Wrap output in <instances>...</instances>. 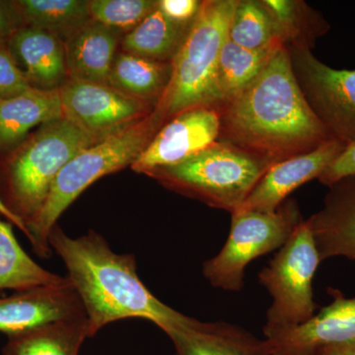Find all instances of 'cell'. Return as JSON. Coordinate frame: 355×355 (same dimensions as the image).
I'll return each mask as SVG.
<instances>
[{
  "instance_id": "obj_32",
  "label": "cell",
  "mask_w": 355,
  "mask_h": 355,
  "mask_svg": "<svg viewBox=\"0 0 355 355\" xmlns=\"http://www.w3.org/2000/svg\"><path fill=\"white\" fill-rule=\"evenodd\" d=\"M25 26L15 1L0 0V44H7L14 33Z\"/></svg>"
},
{
  "instance_id": "obj_22",
  "label": "cell",
  "mask_w": 355,
  "mask_h": 355,
  "mask_svg": "<svg viewBox=\"0 0 355 355\" xmlns=\"http://www.w3.org/2000/svg\"><path fill=\"white\" fill-rule=\"evenodd\" d=\"M282 46L284 44L279 40L265 48L249 50L227 40L222 48L217 69V104L228 101L244 90Z\"/></svg>"
},
{
  "instance_id": "obj_34",
  "label": "cell",
  "mask_w": 355,
  "mask_h": 355,
  "mask_svg": "<svg viewBox=\"0 0 355 355\" xmlns=\"http://www.w3.org/2000/svg\"><path fill=\"white\" fill-rule=\"evenodd\" d=\"M0 214L6 217V219L10 222L12 225L16 226V227L19 229V230L22 231V232L26 235V237H27V229H26L24 223H23L22 221H20L17 217L14 216L13 214L6 209V205H3L1 200H0Z\"/></svg>"
},
{
  "instance_id": "obj_8",
  "label": "cell",
  "mask_w": 355,
  "mask_h": 355,
  "mask_svg": "<svg viewBox=\"0 0 355 355\" xmlns=\"http://www.w3.org/2000/svg\"><path fill=\"white\" fill-rule=\"evenodd\" d=\"M231 217L225 244L203 263L202 273L212 286L237 292L244 287L249 263L279 250L304 219L294 200H286L275 212L241 210Z\"/></svg>"
},
{
  "instance_id": "obj_13",
  "label": "cell",
  "mask_w": 355,
  "mask_h": 355,
  "mask_svg": "<svg viewBox=\"0 0 355 355\" xmlns=\"http://www.w3.org/2000/svg\"><path fill=\"white\" fill-rule=\"evenodd\" d=\"M333 302L297 328L265 338L270 355H316L328 345L355 340V297L330 289Z\"/></svg>"
},
{
  "instance_id": "obj_19",
  "label": "cell",
  "mask_w": 355,
  "mask_h": 355,
  "mask_svg": "<svg viewBox=\"0 0 355 355\" xmlns=\"http://www.w3.org/2000/svg\"><path fill=\"white\" fill-rule=\"evenodd\" d=\"M62 116L60 90L33 87L0 102V154L15 148L37 125Z\"/></svg>"
},
{
  "instance_id": "obj_12",
  "label": "cell",
  "mask_w": 355,
  "mask_h": 355,
  "mask_svg": "<svg viewBox=\"0 0 355 355\" xmlns=\"http://www.w3.org/2000/svg\"><path fill=\"white\" fill-rule=\"evenodd\" d=\"M83 315H86L83 301L69 279L0 298V331L7 336Z\"/></svg>"
},
{
  "instance_id": "obj_10",
  "label": "cell",
  "mask_w": 355,
  "mask_h": 355,
  "mask_svg": "<svg viewBox=\"0 0 355 355\" xmlns=\"http://www.w3.org/2000/svg\"><path fill=\"white\" fill-rule=\"evenodd\" d=\"M58 90L62 116L101 139L144 120L155 109L109 84L67 78Z\"/></svg>"
},
{
  "instance_id": "obj_30",
  "label": "cell",
  "mask_w": 355,
  "mask_h": 355,
  "mask_svg": "<svg viewBox=\"0 0 355 355\" xmlns=\"http://www.w3.org/2000/svg\"><path fill=\"white\" fill-rule=\"evenodd\" d=\"M202 2L198 0H160L158 8L172 22L191 27L200 12Z\"/></svg>"
},
{
  "instance_id": "obj_4",
  "label": "cell",
  "mask_w": 355,
  "mask_h": 355,
  "mask_svg": "<svg viewBox=\"0 0 355 355\" xmlns=\"http://www.w3.org/2000/svg\"><path fill=\"white\" fill-rule=\"evenodd\" d=\"M164 123L154 109L144 120L74 156L55 178L42 209L26 224L34 253L42 259L51 258L50 235L67 207L97 180L132 166Z\"/></svg>"
},
{
  "instance_id": "obj_15",
  "label": "cell",
  "mask_w": 355,
  "mask_h": 355,
  "mask_svg": "<svg viewBox=\"0 0 355 355\" xmlns=\"http://www.w3.org/2000/svg\"><path fill=\"white\" fill-rule=\"evenodd\" d=\"M320 258L355 261V176L329 187L323 207L310 218Z\"/></svg>"
},
{
  "instance_id": "obj_29",
  "label": "cell",
  "mask_w": 355,
  "mask_h": 355,
  "mask_svg": "<svg viewBox=\"0 0 355 355\" xmlns=\"http://www.w3.org/2000/svg\"><path fill=\"white\" fill-rule=\"evenodd\" d=\"M33 88L6 44H0V102Z\"/></svg>"
},
{
  "instance_id": "obj_3",
  "label": "cell",
  "mask_w": 355,
  "mask_h": 355,
  "mask_svg": "<svg viewBox=\"0 0 355 355\" xmlns=\"http://www.w3.org/2000/svg\"><path fill=\"white\" fill-rule=\"evenodd\" d=\"M101 140L64 118L40 125L1 155L0 200L26 226L43 207L62 168Z\"/></svg>"
},
{
  "instance_id": "obj_28",
  "label": "cell",
  "mask_w": 355,
  "mask_h": 355,
  "mask_svg": "<svg viewBox=\"0 0 355 355\" xmlns=\"http://www.w3.org/2000/svg\"><path fill=\"white\" fill-rule=\"evenodd\" d=\"M158 6L156 0H91L92 20L123 33L132 32Z\"/></svg>"
},
{
  "instance_id": "obj_23",
  "label": "cell",
  "mask_w": 355,
  "mask_h": 355,
  "mask_svg": "<svg viewBox=\"0 0 355 355\" xmlns=\"http://www.w3.org/2000/svg\"><path fill=\"white\" fill-rule=\"evenodd\" d=\"M190 27L172 22L157 8L135 29L123 37L121 51L139 57L172 64Z\"/></svg>"
},
{
  "instance_id": "obj_2",
  "label": "cell",
  "mask_w": 355,
  "mask_h": 355,
  "mask_svg": "<svg viewBox=\"0 0 355 355\" xmlns=\"http://www.w3.org/2000/svg\"><path fill=\"white\" fill-rule=\"evenodd\" d=\"M50 245L64 261L67 277L83 301L89 338L107 324L128 318L153 322L166 335L193 321L149 291L137 275L135 256L114 253L95 231L72 238L57 225L51 231Z\"/></svg>"
},
{
  "instance_id": "obj_25",
  "label": "cell",
  "mask_w": 355,
  "mask_h": 355,
  "mask_svg": "<svg viewBox=\"0 0 355 355\" xmlns=\"http://www.w3.org/2000/svg\"><path fill=\"white\" fill-rule=\"evenodd\" d=\"M277 25V34L286 48L312 50L318 39L330 30L319 12L299 0H261Z\"/></svg>"
},
{
  "instance_id": "obj_26",
  "label": "cell",
  "mask_w": 355,
  "mask_h": 355,
  "mask_svg": "<svg viewBox=\"0 0 355 355\" xmlns=\"http://www.w3.org/2000/svg\"><path fill=\"white\" fill-rule=\"evenodd\" d=\"M25 25L39 28L65 41L91 18L84 0H16Z\"/></svg>"
},
{
  "instance_id": "obj_9",
  "label": "cell",
  "mask_w": 355,
  "mask_h": 355,
  "mask_svg": "<svg viewBox=\"0 0 355 355\" xmlns=\"http://www.w3.org/2000/svg\"><path fill=\"white\" fill-rule=\"evenodd\" d=\"M288 49L294 76L313 113L331 139L355 142V69H335L309 49Z\"/></svg>"
},
{
  "instance_id": "obj_6",
  "label": "cell",
  "mask_w": 355,
  "mask_h": 355,
  "mask_svg": "<svg viewBox=\"0 0 355 355\" xmlns=\"http://www.w3.org/2000/svg\"><path fill=\"white\" fill-rule=\"evenodd\" d=\"M272 166L236 147L216 141L193 157L153 170L147 176L169 190L232 214Z\"/></svg>"
},
{
  "instance_id": "obj_16",
  "label": "cell",
  "mask_w": 355,
  "mask_h": 355,
  "mask_svg": "<svg viewBox=\"0 0 355 355\" xmlns=\"http://www.w3.org/2000/svg\"><path fill=\"white\" fill-rule=\"evenodd\" d=\"M6 46L32 87L53 90L69 78L64 43L55 35L25 25Z\"/></svg>"
},
{
  "instance_id": "obj_21",
  "label": "cell",
  "mask_w": 355,
  "mask_h": 355,
  "mask_svg": "<svg viewBox=\"0 0 355 355\" xmlns=\"http://www.w3.org/2000/svg\"><path fill=\"white\" fill-rule=\"evenodd\" d=\"M172 64L121 51L110 72L109 85L123 94L156 107L169 85Z\"/></svg>"
},
{
  "instance_id": "obj_1",
  "label": "cell",
  "mask_w": 355,
  "mask_h": 355,
  "mask_svg": "<svg viewBox=\"0 0 355 355\" xmlns=\"http://www.w3.org/2000/svg\"><path fill=\"white\" fill-rule=\"evenodd\" d=\"M217 141L277 164L331 139L299 87L286 46L239 94L216 105Z\"/></svg>"
},
{
  "instance_id": "obj_17",
  "label": "cell",
  "mask_w": 355,
  "mask_h": 355,
  "mask_svg": "<svg viewBox=\"0 0 355 355\" xmlns=\"http://www.w3.org/2000/svg\"><path fill=\"white\" fill-rule=\"evenodd\" d=\"M125 35L91 19L65 40L67 76L109 84L110 72Z\"/></svg>"
},
{
  "instance_id": "obj_18",
  "label": "cell",
  "mask_w": 355,
  "mask_h": 355,
  "mask_svg": "<svg viewBox=\"0 0 355 355\" xmlns=\"http://www.w3.org/2000/svg\"><path fill=\"white\" fill-rule=\"evenodd\" d=\"M176 355H270L266 340L226 322H200L167 334Z\"/></svg>"
},
{
  "instance_id": "obj_31",
  "label": "cell",
  "mask_w": 355,
  "mask_h": 355,
  "mask_svg": "<svg viewBox=\"0 0 355 355\" xmlns=\"http://www.w3.org/2000/svg\"><path fill=\"white\" fill-rule=\"evenodd\" d=\"M355 176V142L345 147L320 176L319 181L324 186L331 187L340 180Z\"/></svg>"
},
{
  "instance_id": "obj_5",
  "label": "cell",
  "mask_w": 355,
  "mask_h": 355,
  "mask_svg": "<svg viewBox=\"0 0 355 355\" xmlns=\"http://www.w3.org/2000/svg\"><path fill=\"white\" fill-rule=\"evenodd\" d=\"M239 0H205L172 62L169 85L155 107L165 123L178 114L218 102L219 58ZM164 123V125H165Z\"/></svg>"
},
{
  "instance_id": "obj_14",
  "label": "cell",
  "mask_w": 355,
  "mask_h": 355,
  "mask_svg": "<svg viewBox=\"0 0 355 355\" xmlns=\"http://www.w3.org/2000/svg\"><path fill=\"white\" fill-rule=\"evenodd\" d=\"M347 146L340 140L331 139L309 153L272 165L237 211L275 212L288 200L292 191L319 179Z\"/></svg>"
},
{
  "instance_id": "obj_7",
  "label": "cell",
  "mask_w": 355,
  "mask_h": 355,
  "mask_svg": "<svg viewBox=\"0 0 355 355\" xmlns=\"http://www.w3.org/2000/svg\"><path fill=\"white\" fill-rule=\"evenodd\" d=\"M321 261L310 222L304 219L259 272L260 284L272 297L265 338L297 328L316 314L312 284Z\"/></svg>"
},
{
  "instance_id": "obj_24",
  "label": "cell",
  "mask_w": 355,
  "mask_h": 355,
  "mask_svg": "<svg viewBox=\"0 0 355 355\" xmlns=\"http://www.w3.org/2000/svg\"><path fill=\"white\" fill-rule=\"evenodd\" d=\"M0 214V291H24L32 287L60 284L67 277L49 272L20 246L12 224Z\"/></svg>"
},
{
  "instance_id": "obj_11",
  "label": "cell",
  "mask_w": 355,
  "mask_h": 355,
  "mask_svg": "<svg viewBox=\"0 0 355 355\" xmlns=\"http://www.w3.org/2000/svg\"><path fill=\"white\" fill-rule=\"evenodd\" d=\"M220 120L216 107H196L178 114L154 135L132 164L133 171L148 174L193 157L216 144Z\"/></svg>"
},
{
  "instance_id": "obj_27",
  "label": "cell",
  "mask_w": 355,
  "mask_h": 355,
  "mask_svg": "<svg viewBox=\"0 0 355 355\" xmlns=\"http://www.w3.org/2000/svg\"><path fill=\"white\" fill-rule=\"evenodd\" d=\"M228 40L243 48L258 50L280 38L272 16L261 0H239L229 28Z\"/></svg>"
},
{
  "instance_id": "obj_20",
  "label": "cell",
  "mask_w": 355,
  "mask_h": 355,
  "mask_svg": "<svg viewBox=\"0 0 355 355\" xmlns=\"http://www.w3.org/2000/svg\"><path fill=\"white\" fill-rule=\"evenodd\" d=\"M87 338L86 315L58 320L8 336L2 355H78Z\"/></svg>"
},
{
  "instance_id": "obj_33",
  "label": "cell",
  "mask_w": 355,
  "mask_h": 355,
  "mask_svg": "<svg viewBox=\"0 0 355 355\" xmlns=\"http://www.w3.org/2000/svg\"><path fill=\"white\" fill-rule=\"evenodd\" d=\"M316 355H355V340L322 347Z\"/></svg>"
}]
</instances>
